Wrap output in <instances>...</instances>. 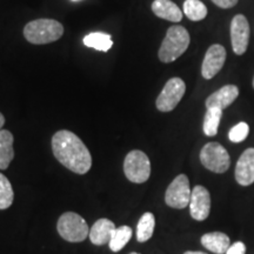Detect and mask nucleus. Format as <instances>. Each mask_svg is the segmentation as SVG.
<instances>
[{"mask_svg": "<svg viewBox=\"0 0 254 254\" xmlns=\"http://www.w3.org/2000/svg\"><path fill=\"white\" fill-rule=\"evenodd\" d=\"M52 150L57 160L72 172L85 174L91 170L90 151L73 132L67 129L57 132L52 138Z\"/></svg>", "mask_w": 254, "mask_h": 254, "instance_id": "1", "label": "nucleus"}, {"mask_svg": "<svg viewBox=\"0 0 254 254\" xmlns=\"http://www.w3.org/2000/svg\"><path fill=\"white\" fill-rule=\"evenodd\" d=\"M64 26L53 19H37L24 27V36L34 45H44L57 41L63 37Z\"/></svg>", "mask_w": 254, "mask_h": 254, "instance_id": "2", "label": "nucleus"}, {"mask_svg": "<svg viewBox=\"0 0 254 254\" xmlns=\"http://www.w3.org/2000/svg\"><path fill=\"white\" fill-rule=\"evenodd\" d=\"M190 41V33L185 27L179 25L170 27L159 50V59L166 64L174 62L189 49Z\"/></svg>", "mask_w": 254, "mask_h": 254, "instance_id": "3", "label": "nucleus"}, {"mask_svg": "<svg viewBox=\"0 0 254 254\" xmlns=\"http://www.w3.org/2000/svg\"><path fill=\"white\" fill-rule=\"evenodd\" d=\"M57 230L63 239L69 243H81L90 234L87 222L74 212H66L59 218Z\"/></svg>", "mask_w": 254, "mask_h": 254, "instance_id": "4", "label": "nucleus"}, {"mask_svg": "<svg viewBox=\"0 0 254 254\" xmlns=\"http://www.w3.org/2000/svg\"><path fill=\"white\" fill-rule=\"evenodd\" d=\"M124 172L129 182L142 184L151 176L150 159L142 151L134 150L126 155L124 161Z\"/></svg>", "mask_w": 254, "mask_h": 254, "instance_id": "5", "label": "nucleus"}, {"mask_svg": "<svg viewBox=\"0 0 254 254\" xmlns=\"http://www.w3.org/2000/svg\"><path fill=\"white\" fill-rule=\"evenodd\" d=\"M200 161L214 173H225L230 168L231 158L226 148L219 142H208L200 152Z\"/></svg>", "mask_w": 254, "mask_h": 254, "instance_id": "6", "label": "nucleus"}, {"mask_svg": "<svg viewBox=\"0 0 254 254\" xmlns=\"http://www.w3.org/2000/svg\"><path fill=\"white\" fill-rule=\"evenodd\" d=\"M185 91L186 85L183 79L177 77L170 79L157 98L155 106L160 112H171L183 99Z\"/></svg>", "mask_w": 254, "mask_h": 254, "instance_id": "7", "label": "nucleus"}, {"mask_svg": "<svg viewBox=\"0 0 254 254\" xmlns=\"http://www.w3.org/2000/svg\"><path fill=\"white\" fill-rule=\"evenodd\" d=\"M192 190L190 187V180L185 174H179L170 184L165 193V201L172 208L183 209L190 205Z\"/></svg>", "mask_w": 254, "mask_h": 254, "instance_id": "8", "label": "nucleus"}, {"mask_svg": "<svg viewBox=\"0 0 254 254\" xmlns=\"http://www.w3.org/2000/svg\"><path fill=\"white\" fill-rule=\"evenodd\" d=\"M231 43L233 52L241 56L246 52L250 43V25L245 15L238 14L231 23Z\"/></svg>", "mask_w": 254, "mask_h": 254, "instance_id": "9", "label": "nucleus"}, {"mask_svg": "<svg viewBox=\"0 0 254 254\" xmlns=\"http://www.w3.org/2000/svg\"><path fill=\"white\" fill-rule=\"evenodd\" d=\"M190 212L194 220L204 221L211 211V195L204 186H195L192 190L190 200Z\"/></svg>", "mask_w": 254, "mask_h": 254, "instance_id": "10", "label": "nucleus"}, {"mask_svg": "<svg viewBox=\"0 0 254 254\" xmlns=\"http://www.w3.org/2000/svg\"><path fill=\"white\" fill-rule=\"evenodd\" d=\"M226 50L222 45L214 44L209 46L206 52L204 62L201 66V74L205 79H212L220 72V69L226 62Z\"/></svg>", "mask_w": 254, "mask_h": 254, "instance_id": "11", "label": "nucleus"}, {"mask_svg": "<svg viewBox=\"0 0 254 254\" xmlns=\"http://www.w3.org/2000/svg\"><path fill=\"white\" fill-rule=\"evenodd\" d=\"M236 179L241 186L254 183V148H247L240 155L236 166Z\"/></svg>", "mask_w": 254, "mask_h": 254, "instance_id": "12", "label": "nucleus"}, {"mask_svg": "<svg viewBox=\"0 0 254 254\" xmlns=\"http://www.w3.org/2000/svg\"><path fill=\"white\" fill-rule=\"evenodd\" d=\"M238 95H239V88L236 85H226V86L219 88L206 99V109L217 107V109L225 110L234 103Z\"/></svg>", "mask_w": 254, "mask_h": 254, "instance_id": "13", "label": "nucleus"}, {"mask_svg": "<svg viewBox=\"0 0 254 254\" xmlns=\"http://www.w3.org/2000/svg\"><path fill=\"white\" fill-rule=\"evenodd\" d=\"M116 228L117 227L114 225V222L111 221L110 219H99V220L94 222V225L92 226L90 231V234H88L91 243L97 246L110 244L111 238H112Z\"/></svg>", "mask_w": 254, "mask_h": 254, "instance_id": "14", "label": "nucleus"}, {"mask_svg": "<svg viewBox=\"0 0 254 254\" xmlns=\"http://www.w3.org/2000/svg\"><path fill=\"white\" fill-rule=\"evenodd\" d=\"M152 11L157 17L172 23H179L183 19V11L171 0H154L152 2Z\"/></svg>", "mask_w": 254, "mask_h": 254, "instance_id": "15", "label": "nucleus"}, {"mask_svg": "<svg viewBox=\"0 0 254 254\" xmlns=\"http://www.w3.org/2000/svg\"><path fill=\"white\" fill-rule=\"evenodd\" d=\"M201 245L215 254H225L231 246V240L225 233L212 232L201 237Z\"/></svg>", "mask_w": 254, "mask_h": 254, "instance_id": "16", "label": "nucleus"}, {"mask_svg": "<svg viewBox=\"0 0 254 254\" xmlns=\"http://www.w3.org/2000/svg\"><path fill=\"white\" fill-rule=\"evenodd\" d=\"M13 158V135L7 129H0V170H6Z\"/></svg>", "mask_w": 254, "mask_h": 254, "instance_id": "17", "label": "nucleus"}, {"mask_svg": "<svg viewBox=\"0 0 254 254\" xmlns=\"http://www.w3.org/2000/svg\"><path fill=\"white\" fill-rule=\"evenodd\" d=\"M155 226V218L151 212H146L142 214L136 226V240L139 243H146L153 236Z\"/></svg>", "mask_w": 254, "mask_h": 254, "instance_id": "18", "label": "nucleus"}, {"mask_svg": "<svg viewBox=\"0 0 254 254\" xmlns=\"http://www.w3.org/2000/svg\"><path fill=\"white\" fill-rule=\"evenodd\" d=\"M84 44L85 46L92 47L101 52H107L113 46L112 38L110 34L103 33V32H93V33L87 34L84 38Z\"/></svg>", "mask_w": 254, "mask_h": 254, "instance_id": "19", "label": "nucleus"}, {"mask_svg": "<svg viewBox=\"0 0 254 254\" xmlns=\"http://www.w3.org/2000/svg\"><path fill=\"white\" fill-rule=\"evenodd\" d=\"M222 117V110L217 107L207 109L204 119V133L207 136H215L218 134L219 124Z\"/></svg>", "mask_w": 254, "mask_h": 254, "instance_id": "20", "label": "nucleus"}, {"mask_svg": "<svg viewBox=\"0 0 254 254\" xmlns=\"http://www.w3.org/2000/svg\"><path fill=\"white\" fill-rule=\"evenodd\" d=\"M184 13L190 20L200 21L207 15V7L200 0H186L184 2Z\"/></svg>", "mask_w": 254, "mask_h": 254, "instance_id": "21", "label": "nucleus"}, {"mask_svg": "<svg viewBox=\"0 0 254 254\" xmlns=\"http://www.w3.org/2000/svg\"><path fill=\"white\" fill-rule=\"evenodd\" d=\"M131 238L132 230L128 226L117 227L110 241L111 251L112 252H119V251H122L126 246V244L131 240Z\"/></svg>", "mask_w": 254, "mask_h": 254, "instance_id": "22", "label": "nucleus"}, {"mask_svg": "<svg viewBox=\"0 0 254 254\" xmlns=\"http://www.w3.org/2000/svg\"><path fill=\"white\" fill-rule=\"evenodd\" d=\"M14 192L11 183L4 174L0 173V209H7L12 205Z\"/></svg>", "mask_w": 254, "mask_h": 254, "instance_id": "23", "label": "nucleus"}, {"mask_svg": "<svg viewBox=\"0 0 254 254\" xmlns=\"http://www.w3.org/2000/svg\"><path fill=\"white\" fill-rule=\"evenodd\" d=\"M250 133V126L246 123L241 122L237 124L236 126L232 127L230 133H228V138L232 142H241L247 138Z\"/></svg>", "mask_w": 254, "mask_h": 254, "instance_id": "24", "label": "nucleus"}, {"mask_svg": "<svg viewBox=\"0 0 254 254\" xmlns=\"http://www.w3.org/2000/svg\"><path fill=\"white\" fill-rule=\"evenodd\" d=\"M246 253V246L243 241H237V243L232 244V245L228 247L225 254H245Z\"/></svg>", "mask_w": 254, "mask_h": 254, "instance_id": "25", "label": "nucleus"}, {"mask_svg": "<svg viewBox=\"0 0 254 254\" xmlns=\"http://www.w3.org/2000/svg\"><path fill=\"white\" fill-rule=\"evenodd\" d=\"M220 8H231L238 4V0H212Z\"/></svg>", "mask_w": 254, "mask_h": 254, "instance_id": "26", "label": "nucleus"}, {"mask_svg": "<svg viewBox=\"0 0 254 254\" xmlns=\"http://www.w3.org/2000/svg\"><path fill=\"white\" fill-rule=\"evenodd\" d=\"M4 124H5V118H4V116H2V114L0 113V129L2 128Z\"/></svg>", "mask_w": 254, "mask_h": 254, "instance_id": "27", "label": "nucleus"}, {"mask_svg": "<svg viewBox=\"0 0 254 254\" xmlns=\"http://www.w3.org/2000/svg\"><path fill=\"white\" fill-rule=\"evenodd\" d=\"M184 254H206V253L198 252V251H196V252H193V251H189V252H185Z\"/></svg>", "mask_w": 254, "mask_h": 254, "instance_id": "28", "label": "nucleus"}, {"mask_svg": "<svg viewBox=\"0 0 254 254\" xmlns=\"http://www.w3.org/2000/svg\"><path fill=\"white\" fill-rule=\"evenodd\" d=\"M252 84H253V87H254V78H253V82H252Z\"/></svg>", "mask_w": 254, "mask_h": 254, "instance_id": "29", "label": "nucleus"}, {"mask_svg": "<svg viewBox=\"0 0 254 254\" xmlns=\"http://www.w3.org/2000/svg\"><path fill=\"white\" fill-rule=\"evenodd\" d=\"M131 254H139V253H131Z\"/></svg>", "mask_w": 254, "mask_h": 254, "instance_id": "30", "label": "nucleus"}, {"mask_svg": "<svg viewBox=\"0 0 254 254\" xmlns=\"http://www.w3.org/2000/svg\"><path fill=\"white\" fill-rule=\"evenodd\" d=\"M73 1H77V0H73Z\"/></svg>", "mask_w": 254, "mask_h": 254, "instance_id": "31", "label": "nucleus"}]
</instances>
